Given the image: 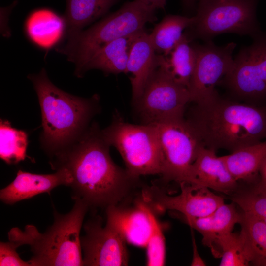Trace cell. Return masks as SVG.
Instances as JSON below:
<instances>
[{
  "instance_id": "cell-1",
  "label": "cell",
  "mask_w": 266,
  "mask_h": 266,
  "mask_svg": "<svg viewBox=\"0 0 266 266\" xmlns=\"http://www.w3.org/2000/svg\"><path fill=\"white\" fill-rule=\"evenodd\" d=\"M110 147L102 130L94 122L73 144L51 158L53 169L65 168L70 173L72 198L83 201L89 208L120 204L139 179L114 162Z\"/></svg>"
},
{
  "instance_id": "cell-2",
  "label": "cell",
  "mask_w": 266,
  "mask_h": 266,
  "mask_svg": "<svg viewBox=\"0 0 266 266\" xmlns=\"http://www.w3.org/2000/svg\"><path fill=\"white\" fill-rule=\"evenodd\" d=\"M203 145L231 153L266 139V106L221 98L195 104L186 119Z\"/></svg>"
},
{
  "instance_id": "cell-3",
  "label": "cell",
  "mask_w": 266,
  "mask_h": 266,
  "mask_svg": "<svg viewBox=\"0 0 266 266\" xmlns=\"http://www.w3.org/2000/svg\"><path fill=\"white\" fill-rule=\"evenodd\" d=\"M28 78L33 84L40 107L41 145L51 158L86 131L99 110V97L95 95L84 98L63 91L51 82L44 68Z\"/></svg>"
},
{
  "instance_id": "cell-4",
  "label": "cell",
  "mask_w": 266,
  "mask_h": 266,
  "mask_svg": "<svg viewBox=\"0 0 266 266\" xmlns=\"http://www.w3.org/2000/svg\"><path fill=\"white\" fill-rule=\"evenodd\" d=\"M89 209L83 201L75 200L66 214L54 209L53 223L44 233L31 224L23 230L14 227L8 233V240L17 248L30 246L32 266H83L80 231Z\"/></svg>"
},
{
  "instance_id": "cell-5",
  "label": "cell",
  "mask_w": 266,
  "mask_h": 266,
  "mask_svg": "<svg viewBox=\"0 0 266 266\" xmlns=\"http://www.w3.org/2000/svg\"><path fill=\"white\" fill-rule=\"evenodd\" d=\"M155 11L138 0L127 2L88 29L66 35V42L56 50L75 64L74 73L79 77L96 52L115 39L144 30L147 23L157 20Z\"/></svg>"
},
{
  "instance_id": "cell-6",
  "label": "cell",
  "mask_w": 266,
  "mask_h": 266,
  "mask_svg": "<svg viewBox=\"0 0 266 266\" xmlns=\"http://www.w3.org/2000/svg\"><path fill=\"white\" fill-rule=\"evenodd\" d=\"M102 132L108 144L119 152L125 169L133 177L160 175L161 154L155 125L127 122L116 111L111 123Z\"/></svg>"
},
{
  "instance_id": "cell-7",
  "label": "cell",
  "mask_w": 266,
  "mask_h": 266,
  "mask_svg": "<svg viewBox=\"0 0 266 266\" xmlns=\"http://www.w3.org/2000/svg\"><path fill=\"white\" fill-rule=\"evenodd\" d=\"M193 24L185 33L191 41H212L233 33L252 37L261 32L256 16L258 0H198Z\"/></svg>"
},
{
  "instance_id": "cell-8",
  "label": "cell",
  "mask_w": 266,
  "mask_h": 266,
  "mask_svg": "<svg viewBox=\"0 0 266 266\" xmlns=\"http://www.w3.org/2000/svg\"><path fill=\"white\" fill-rule=\"evenodd\" d=\"M190 102L188 89L170 75L166 56L158 54L155 69L141 95L133 102L142 124L154 125L183 118Z\"/></svg>"
},
{
  "instance_id": "cell-9",
  "label": "cell",
  "mask_w": 266,
  "mask_h": 266,
  "mask_svg": "<svg viewBox=\"0 0 266 266\" xmlns=\"http://www.w3.org/2000/svg\"><path fill=\"white\" fill-rule=\"evenodd\" d=\"M154 125L161 154L160 175L166 183H187L191 166L203 145L198 134L184 117Z\"/></svg>"
},
{
  "instance_id": "cell-10",
  "label": "cell",
  "mask_w": 266,
  "mask_h": 266,
  "mask_svg": "<svg viewBox=\"0 0 266 266\" xmlns=\"http://www.w3.org/2000/svg\"><path fill=\"white\" fill-rule=\"evenodd\" d=\"M241 48L221 80L232 95L245 102L261 104L266 99V33L252 37Z\"/></svg>"
},
{
  "instance_id": "cell-11",
  "label": "cell",
  "mask_w": 266,
  "mask_h": 266,
  "mask_svg": "<svg viewBox=\"0 0 266 266\" xmlns=\"http://www.w3.org/2000/svg\"><path fill=\"white\" fill-rule=\"evenodd\" d=\"M193 45L196 63L188 90L191 102L200 104L210 100L218 93L215 87L230 70L236 44L230 42L218 46L209 41L201 45Z\"/></svg>"
},
{
  "instance_id": "cell-12",
  "label": "cell",
  "mask_w": 266,
  "mask_h": 266,
  "mask_svg": "<svg viewBox=\"0 0 266 266\" xmlns=\"http://www.w3.org/2000/svg\"><path fill=\"white\" fill-rule=\"evenodd\" d=\"M180 185L181 192L175 196L153 185L144 188L141 197L155 212L172 210L192 218L206 216L224 203L223 198L207 187L186 183Z\"/></svg>"
},
{
  "instance_id": "cell-13",
  "label": "cell",
  "mask_w": 266,
  "mask_h": 266,
  "mask_svg": "<svg viewBox=\"0 0 266 266\" xmlns=\"http://www.w3.org/2000/svg\"><path fill=\"white\" fill-rule=\"evenodd\" d=\"M85 234L80 238L83 266H127L129 255L126 241L111 225L102 226L99 216L83 225Z\"/></svg>"
},
{
  "instance_id": "cell-14",
  "label": "cell",
  "mask_w": 266,
  "mask_h": 266,
  "mask_svg": "<svg viewBox=\"0 0 266 266\" xmlns=\"http://www.w3.org/2000/svg\"><path fill=\"white\" fill-rule=\"evenodd\" d=\"M207 187L228 196L239 187V182L232 175L216 151L201 145L192 164L187 183Z\"/></svg>"
},
{
  "instance_id": "cell-15",
  "label": "cell",
  "mask_w": 266,
  "mask_h": 266,
  "mask_svg": "<svg viewBox=\"0 0 266 266\" xmlns=\"http://www.w3.org/2000/svg\"><path fill=\"white\" fill-rule=\"evenodd\" d=\"M56 170L51 174H39L19 170L14 180L0 190V200L13 205L40 194L49 193L59 186L69 187L72 178L68 170L65 168Z\"/></svg>"
},
{
  "instance_id": "cell-16",
  "label": "cell",
  "mask_w": 266,
  "mask_h": 266,
  "mask_svg": "<svg viewBox=\"0 0 266 266\" xmlns=\"http://www.w3.org/2000/svg\"><path fill=\"white\" fill-rule=\"evenodd\" d=\"M106 223L115 228L129 243L139 247H146L151 233V224L142 197L133 207L120 204L105 208Z\"/></svg>"
},
{
  "instance_id": "cell-17",
  "label": "cell",
  "mask_w": 266,
  "mask_h": 266,
  "mask_svg": "<svg viewBox=\"0 0 266 266\" xmlns=\"http://www.w3.org/2000/svg\"><path fill=\"white\" fill-rule=\"evenodd\" d=\"M179 216L202 235L203 244L210 248L213 255L217 241L223 235L232 232L234 225L240 223L242 212H239L235 204L232 202L223 203L213 213L203 217L192 218L180 214Z\"/></svg>"
},
{
  "instance_id": "cell-18",
  "label": "cell",
  "mask_w": 266,
  "mask_h": 266,
  "mask_svg": "<svg viewBox=\"0 0 266 266\" xmlns=\"http://www.w3.org/2000/svg\"><path fill=\"white\" fill-rule=\"evenodd\" d=\"M158 54L149 34L142 31L134 40L129 56L127 73H130L133 101L141 95L157 65Z\"/></svg>"
},
{
  "instance_id": "cell-19",
  "label": "cell",
  "mask_w": 266,
  "mask_h": 266,
  "mask_svg": "<svg viewBox=\"0 0 266 266\" xmlns=\"http://www.w3.org/2000/svg\"><path fill=\"white\" fill-rule=\"evenodd\" d=\"M143 30L115 39L99 49L84 66L79 77L92 69L101 70L106 74L127 73V62L132 45Z\"/></svg>"
},
{
  "instance_id": "cell-20",
  "label": "cell",
  "mask_w": 266,
  "mask_h": 266,
  "mask_svg": "<svg viewBox=\"0 0 266 266\" xmlns=\"http://www.w3.org/2000/svg\"><path fill=\"white\" fill-rule=\"evenodd\" d=\"M25 30L34 44L49 49L60 41L66 30V22L54 11L47 9L33 11L27 18Z\"/></svg>"
},
{
  "instance_id": "cell-21",
  "label": "cell",
  "mask_w": 266,
  "mask_h": 266,
  "mask_svg": "<svg viewBox=\"0 0 266 266\" xmlns=\"http://www.w3.org/2000/svg\"><path fill=\"white\" fill-rule=\"evenodd\" d=\"M229 171L237 181L248 184L255 182L266 158V139L221 156Z\"/></svg>"
},
{
  "instance_id": "cell-22",
  "label": "cell",
  "mask_w": 266,
  "mask_h": 266,
  "mask_svg": "<svg viewBox=\"0 0 266 266\" xmlns=\"http://www.w3.org/2000/svg\"><path fill=\"white\" fill-rule=\"evenodd\" d=\"M120 0H66V35L77 32L105 15Z\"/></svg>"
},
{
  "instance_id": "cell-23",
  "label": "cell",
  "mask_w": 266,
  "mask_h": 266,
  "mask_svg": "<svg viewBox=\"0 0 266 266\" xmlns=\"http://www.w3.org/2000/svg\"><path fill=\"white\" fill-rule=\"evenodd\" d=\"M194 16L168 15L158 23L149 34L156 52L169 55L184 36L183 31L194 23Z\"/></svg>"
},
{
  "instance_id": "cell-24",
  "label": "cell",
  "mask_w": 266,
  "mask_h": 266,
  "mask_svg": "<svg viewBox=\"0 0 266 266\" xmlns=\"http://www.w3.org/2000/svg\"><path fill=\"white\" fill-rule=\"evenodd\" d=\"M242 237L251 259V264L266 266V223L243 212L239 223Z\"/></svg>"
},
{
  "instance_id": "cell-25",
  "label": "cell",
  "mask_w": 266,
  "mask_h": 266,
  "mask_svg": "<svg viewBox=\"0 0 266 266\" xmlns=\"http://www.w3.org/2000/svg\"><path fill=\"white\" fill-rule=\"evenodd\" d=\"M185 33L180 42L166 56V68L178 83L189 88L196 63V54L193 44Z\"/></svg>"
},
{
  "instance_id": "cell-26",
  "label": "cell",
  "mask_w": 266,
  "mask_h": 266,
  "mask_svg": "<svg viewBox=\"0 0 266 266\" xmlns=\"http://www.w3.org/2000/svg\"><path fill=\"white\" fill-rule=\"evenodd\" d=\"M27 145L26 133L12 127L8 121L0 119V157L3 161L12 165L24 160Z\"/></svg>"
},
{
  "instance_id": "cell-27",
  "label": "cell",
  "mask_w": 266,
  "mask_h": 266,
  "mask_svg": "<svg viewBox=\"0 0 266 266\" xmlns=\"http://www.w3.org/2000/svg\"><path fill=\"white\" fill-rule=\"evenodd\" d=\"M213 256L221 258L220 266H245L251 264V259L239 233L231 232L220 237L215 245Z\"/></svg>"
},
{
  "instance_id": "cell-28",
  "label": "cell",
  "mask_w": 266,
  "mask_h": 266,
  "mask_svg": "<svg viewBox=\"0 0 266 266\" xmlns=\"http://www.w3.org/2000/svg\"><path fill=\"white\" fill-rule=\"evenodd\" d=\"M238 188L229 198L237 205L243 212L250 214L266 223V190L258 183Z\"/></svg>"
},
{
  "instance_id": "cell-29",
  "label": "cell",
  "mask_w": 266,
  "mask_h": 266,
  "mask_svg": "<svg viewBox=\"0 0 266 266\" xmlns=\"http://www.w3.org/2000/svg\"><path fill=\"white\" fill-rule=\"evenodd\" d=\"M144 201L151 224V233L146 246V264L148 266H164L166 261V243L163 229L155 212Z\"/></svg>"
},
{
  "instance_id": "cell-30",
  "label": "cell",
  "mask_w": 266,
  "mask_h": 266,
  "mask_svg": "<svg viewBox=\"0 0 266 266\" xmlns=\"http://www.w3.org/2000/svg\"><path fill=\"white\" fill-rule=\"evenodd\" d=\"M17 248L10 241L0 242V266H32L29 260L26 261L20 258Z\"/></svg>"
},
{
  "instance_id": "cell-31",
  "label": "cell",
  "mask_w": 266,
  "mask_h": 266,
  "mask_svg": "<svg viewBox=\"0 0 266 266\" xmlns=\"http://www.w3.org/2000/svg\"><path fill=\"white\" fill-rule=\"evenodd\" d=\"M192 247H193V258L192 260V262L191 263V266H206V264L204 261L202 260L201 257L200 256L198 249L197 245L196 244L195 239L194 236L192 233Z\"/></svg>"
},
{
  "instance_id": "cell-32",
  "label": "cell",
  "mask_w": 266,
  "mask_h": 266,
  "mask_svg": "<svg viewBox=\"0 0 266 266\" xmlns=\"http://www.w3.org/2000/svg\"><path fill=\"white\" fill-rule=\"evenodd\" d=\"M145 5L156 10L165 8L166 0H138Z\"/></svg>"
},
{
  "instance_id": "cell-33",
  "label": "cell",
  "mask_w": 266,
  "mask_h": 266,
  "mask_svg": "<svg viewBox=\"0 0 266 266\" xmlns=\"http://www.w3.org/2000/svg\"><path fill=\"white\" fill-rule=\"evenodd\" d=\"M260 180L259 185L266 190V158L264 160L259 170Z\"/></svg>"
},
{
  "instance_id": "cell-34",
  "label": "cell",
  "mask_w": 266,
  "mask_h": 266,
  "mask_svg": "<svg viewBox=\"0 0 266 266\" xmlns=\"http://www.w3.org/2000/svg\"><path fill=\"white\" fill-rule=\"evenodd\" d=\"M184 8L188 11L194 10L197 0H182Z\"/></svg>"
},
{
  "instance_id": "cell-35",
  "label": "cell",
  "mask_w": 266,
  "mask_h": 266,
  "mask_svg": "<svg viewBox=\"0 0 266 266\" xmlns=\"http://www.w3.org/2000/svg\"></svg>"
}]
</instances>
